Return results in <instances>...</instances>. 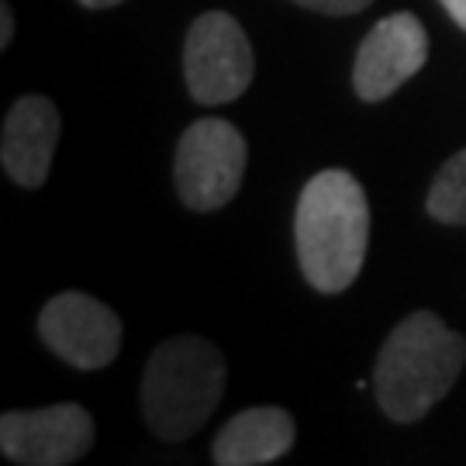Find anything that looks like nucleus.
Segmentation results:
<instances>
[{"label":"nucleus","instance_id":"obj_2","mask_svg":"<svg viewBox=\"0 0 466 466\" xmlns=\"http://www.w3.org/2000/svg\"><path fill=\"white\" fill-rule=\"evenodd\" d=\"M466 367V339L442 325L432 311H415L387 335L377 367L373 390L383 415L411 425L432 411L452 390Z\"/></svg>","mask_w":466,"mask_h":466},{"label":"nucleus","instance_id":"obj_13","mask_svg":"<svg viewBox=\"0 0 466 466\" xmlns=\"http://www.w3.org/2000/svg\"><path fill=\"white\" fill-rule=\"evenodd\" d=\"M11 35H15V15H11L7 4H0V49H7Z\"/></svg>","mask_w":466,"mask_h":466},{"label":"nucleus","instance_id":"obj_7","mask_svg":"<svg viewBox=\"0 0 466 466\" xmlns=\"http://www.w3.org/2000/svg\"><path fill=\"white\" fill-rule=\"evenodd\" d=\"M38 335L63 363L76 370L107 367L121 350V321L90 294L66 290L38 315Z\"/></svg>","mask_w":466,"mask_h":466},{"label":"nucleus","instance_id":"obj_1","mask_svg":"<svg viewBox=\"0 0 466 466\" xmlns=\"http://www.w3.org/2000/svg\"><path fill=\"white\" fill-rule=\"evenodd\" d=\"M294 242L304 280L321 294H342L360 277L370 246V204L346 169H325L300 190Z\"/></svg>","mask_w":466,"mask_h":466},{"label":"nucleus","instance_id":"obj_3","mask_svg":"<svg viewBox=\"0 0 466 466\" xmlns=\"http://www.w3.org/2000/svg\"><path fill=\"white\" fill-rule=\"evenodd\" d=\"M225 394V356L200 335H173L152 350L142 377V415L156 439L184 442Z\"/></svg>","mask_w":466,"mask_h":466},{"label":"nucleus","instance_id":"obj_15","mask_svg":"<svg viewBox=\"0 0 466 466\" xmlns=\"http://www.w3.org/2000/svg\"><path fill=\"white\" fill-rule=\"evenodd\" d=\"M84 7H94V11H104V7H115V4H125V0H80Z\"/></svg>","mask_w":466,"mask_h":466},{"label":"nucleus","instance_id":"obj_6","mask_svg":"<svg viewBox=\"0 0 466 466\" xmlns=\"http://www.w3.org/2000/svg\"><path fill=\"white\" fill-rule=\"evenodd\" d=\"M94 446V418L80 404H52L0 418V450L21 466H69Z\"/></svg>","mask_w":466,"mask_h":466},{"label":"nucleus","instance_id":"obj_12","mask_svg":"<svg viewBox=\"0 0 466 466\" xmlns=\"http://www.w3.org/2000/svg\"><path fill=\"white\" fill-rule=\"evenodd\" d=\"M294 4L308 7V11H321V15H356V11L370 7L373 0H294Z\"/></svg>","mask_w":466,"mask_h":466},{"label":"nucleus","instance_id":"obj_9","mask_svg":"<svg viewBox=\"0 0 466 466\" xmlns=\"http://www.w3.org/2000/svg\"><path fill=\"white\" fill-rule=\"evenodd\" d=\"M59 111L49 97H28L15 100L4 121V142H0V159L7 177L21 187H42L49 180V167L56 146H59Z\"/></svg>","mask_w":466,"mask_h":466},{"label":"nucleus","instance_id":"obj_5","mask_svg":"<svg viewBox=\"0 0 466 466\" xmlns=\"http://www.w3.org/2000/svg\"><path fill=\"white\" fill-rule=\"evenodd\" d=\"M256 59L242 25L225 11L200 15L184 42L187 90L198 104H228L252 84Z\"/></svg>","mask_w":466,"mask_h":466},{"label":"nucleus","instance_id":"obj_14","mask_svg":"<svg viewBox=\"0 0 466 466\" xmlns=\"http://www.w3.org/2000/svg\"><path fill=\"white\" fill-rule=\"evenodd\" d=\"M439 4L446 7V15H450L452 21L466 32V0H439Z\"/></svg>","mask_w":466,"mask_h":466},{"label":"nucleus","instance_id":"obj_8","mask_svg":"<svg viewBox=\"0 0 466 466\" xmlns=\"http://www.w3.org/2000/svg\"><path fill=\"white\" fill-rule=\"evenodd\" d=\"M429 59V35L421 21L408 11L383 17L363 38L352 66V86L363 100L390 97L400 84H408Z\"/></svg>","mask_w":466,"mask_h":466},{"label":"nucleus","instance_id":"obj_4","mask_svg":"<svg viewBox=\"0 0 466 466\" xmlns=\"http://www.w3.org/2000/svg\"><path fill=\"white\" fill-rule=\"evenodd\" d=\"M246 138L225 117L194 121L177 146V194L190 211H218L238 194L246 177Z\"/></svg>","mask_w":466,"mask_h":466},{"label":"nucleus","instance_id":"obj_10","mask_svg":"<svg viewBox=\"0 0 466 466\" xmlns=\"http://www.w3.org/2000/svg\"><path fill=\"white\" fill-rule=\"evenodd\" d=\"M294 435V418L283 408H249L215 435L211 456L218 466H263L290 452Z\"/></svg>","mask_w":466,"mask_h":466},{"label":"nucleus","instance_id":"obj_11","mask_svg":"<svg viewBox=\"0 0 466 466\" xmlns=\"http://www.w3.org/2000/svg\"><path fill=\"white\" fill-rule=\"evenodd\" d=\"M425 208L442 225H466V149L456 152L446 167L439 169Z\"/></svg>","mask_w":466,"mask_h":466}]
</instances>
